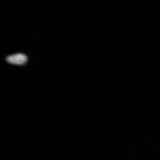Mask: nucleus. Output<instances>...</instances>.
Returning a JSON list of instances; mask_svg holds the SVG:
<instances>
[{"label": "nucleus", "mask_w": 160, "mask_h": 160, "mask_svg": "<svg viewBox=\"0 0 160 160\" xmlns=\"http://www.w3.org/2000/svg\"><path fill=\"white\" fill-rule=\"evenodd\" d=\"M28 58L25 55L22 53H17L8 56L6 60L8 62L12 64L22 65L27 62Z\"/></svg>", "instance_id": "1"}]
</instances>
